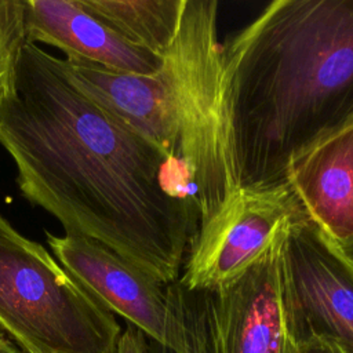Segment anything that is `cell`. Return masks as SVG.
Here are the masks:
<instances>
[{
  "label": "cell",
  "instance_id": "cell-1",
  "mask_svg": "<svg viewBox=\"0 0 353 353\" xmlns=\"http://www.w3.org/2000/svg\"><path fill=\"white\" fill-rule=\"evenodd\" d=\"M0 145L17 185L65 233L94 239L164 284L179 279L197 230L170 160L68 79L62 59L25 43L0 95Z\"/></svg>",
  "mask_w": 353,
  "mask_h": 353
},
{
  "label": "cell",
  "instance_id": "cell-2",
  "mask_svg": "<svg viewBox=\"0 0 353 353\" xmlns=\"http://www.w3.org/2000/svg\"><path fill=\"white\" fill-rule=\"evenodd\" d=\"M241 185L353 113V0H274L223 46Z\"/></svg>",
  "mask_w": 353,
  "mask_h": 353
},
{
  "label": "cell",
  "instance_id": "cell-3",
  "mask_svg": "<svg viewBox=\"0 0 353 353\" xmlns=\"http://www.w3.org/2000/svg\"><path fill=\"white\" fill-rule=\"evenodd\" d=\"M218 7L216 0L185 1L161 66L176 146V185L199 225L241 185Z\"/></svg>",
  "mask_w": 353,
  "mask_h": 353
},
{
  "label": "cell",
  "instance_id": "cell-4",
  "mask_svg": "<svg viewBox=\"0 0 353 353\" xmlns=\"http://www.w3.org/2000/svg\"><path fill=\"white\" fill-rule=\"evenodd\" d=\"M0 330L26 353H116L121 335L114 314L3 215Z\"/></svg>",
  "mask_w": 353,
  "mask_h": 353
},
{
  "label": "cell",
  "instance_id": "cell-5",
  "mask_svg": "<svg viewBox=\"0 0 353 353\" xmlns=\"http://www.w3.org/2000/svg\"><path fill=\"white\" fill-rule=\"evenodd\" d=\"M303 221L285 182L240 185L199 225L178 281L189 291H218L247 272L284 229Z\"/></svg>",
  "mask_w": 353,
  "mask_h": 353
},
{
  "label": "cell",
  "instance_id": "cell-6",
  "mask_svg": "<svg viewBox=\"0 0 353 353\" xmlns=\"http://www.w3.org/2000/svg\"><path fill=\"white\" fill-rule=\"evenodd\" d=\"M46 237L57 261L106 309L124 317L150 341L174 352L182 350V321L168 284L94 239L50 232Z\"/></svg>",
  "mask_w": 353,
  "mask_h": 353
},
{
  "label": "cell",
  "instance_id": "cell-7",
  "mask_svg": "<svg viewBox=\"0 0 353 353\" xmlns=\"http://www.w3.org/2000/svg\"><path fill=\"white\" fill-rule=\"evenodd\" d=\"M285 261L290 334L325 336L353 353V269L309 219L290 229Z\"/></svg>",
  "mask_w": 353,
  "mask_h": 353
},
{
  "label": "cell",
  "instance_id": "cell-8",
  "mask_svg": "<svg viewBox=\"0 0 353 353\" xmlns=\"http://www.w3.org/2000/svg\"><path fill=\"white\" fill-rule=\"evenodd\" d=\"M292 226L239 279L214 291L225 353L285 352L291 330L285 241Z\"/></svg>",
  "mask_w": 353,
  "mask_h": 353
},
{
  "label": "cell",
  "instance_id": "cell-9",
  "mask_svg": "<svg viewBox=\"0 0 353 353\" xmlns=\"http://www.w3.org/2000/svg\"><path fill=\"white\" fill-rule=\"evenodd\" d=\"M284 182L327 240L353 239V113L299 148Z\"/></svg>",
  "mask_w": 353,
  "mask_h": 353
},
{
  "label": "cell",
  "instance_id": "cell-10",
  "mask_svg": "<svg viewBox=\"0 0 353 353\" xmlns=\"http://www.w3.org/2000/svg\"><path fill=\"white\" fill-rule=\"evenodd\" d=\"M62 66L79 91L167 156L172 186L181 193L171 109L161 70L156 74L127 73L81 58H63Z\"/></svg>",
  "mask_w": 353,
  "mask_h": 353
},
{
  "label": "cell",
  "instance_id": "cell-11",
  "mask_svg": "<svg viewBox=\"0 0 353 353\" xmlns=\"http://www.w3.org/2000/svg\"><path fill=\"white\" fill-rule=\"evenodd\" d=\"M25 36L28 43H43L101 66L137 74H156L163 58L141 48L76 0H25Z\"/></svg>",
  "mask_w": 353,
  "mask_h": 353
},
{
  "label": "cell",
  "instance_id": "cell-12",
  "mask_svg": "<svg viewBox=\"0 0 353 353\" xmlns=\"http://www.w3.org/2000/svg\"><path fill=\"white\" fill-rule=\"evenodd\" d=\"M127 41L161 57L171 47L186 0H76Z\"/></svg>",
  "mask_w": 353,
  "mask_h": 353
},
{
  "label": "cell",
  "instance_id": "cell-13",
  "mask_svg": "<svg viewBox=\"0 0 353 353\" xmlns=\"http://www.w3.org/2000/svg\"><path fill=\"white\" fill-rule=\"evenodd\" d=\"M168 288L181 316L183 347L174 352L149 339L148 353H225L214 292L189 291L178 280Z\"/></svg>",
  "mask_w": 353,
  "mask_h": 353
},
{
  "label": "cell",
  "instance_id": "cell-14",
  "mask_svg": "<svg viewBox=\"0 0 353 353\" xmlns=\"http://www.w3.org/2000/svg\"><path fill=\"white\" fill-rule=\"evenodd\" d=\"M25 43V0H0V95L11 80Z\"/></svg>",
  "mask_w": 353,
  "mask_h": 353
},
{
  "label": "cell",
  "instance_id": "cell-15",
  "mask_svg": "<svg viewBox=\"0 0 353 353\" xmlns=\"http://www.w3.org/2000/svg\"><path fill=\"white\" fill-rule=\"evenodd\" d=\"M284 353H346L343 347L336 343L334 339L313 335V334H303L290 338L285 343Z\"/></svg>",
  "mask_w": 353,
  "mask_h": 353
},
{
  "label": "cell",
  "instance_id": "cell-16",
  "mask_svg": "<svg viewBox=\"0 0 353 353\" xmlns=\"http://www.w3.org/2000/svg\"><path fill=\"white\" fill-rule=\"evenodd\" d=\"M116 353H148V336L135 325L128 324L121 331Z\"/></svg>",
  "mask_w": 353,
  "mask_h": 353
},
{
  "label": "cell",
  "instance_id": "cell-17",
  "mask_svg": "<svg viewBox=\"0 0 353 353\" xmlns=\"http://www.w3.org/2000/svg\"><path fill=\"white\" fill-rule=\"evenodd\" d=\"M330 244L338 252V255L353 269V239H349V240L342 241V243L330 241Z\"/></svg>",
  "mask_w": 353,
  "mask_h": 353
},
{
  "label": "cell",
  "instance_id": "cell-18",
  "mask_svg": "<svg viewBox=\"0 0 353 353\" xmlns=\"http://www.w3.org/2000/svg\"><path fill=\"white\" fill-rule=\"evenodd\" d=\"M0 353H19L1 330H0Z\"/></svg>",
  "mask_w": 353,
  "mask_h": 353
}]
</instances>
